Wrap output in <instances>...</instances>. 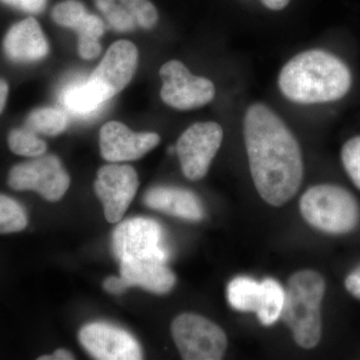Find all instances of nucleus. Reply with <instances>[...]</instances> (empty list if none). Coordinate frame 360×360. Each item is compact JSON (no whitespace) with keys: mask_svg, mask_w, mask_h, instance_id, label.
Listing matches in <instances>:
<instances>
[{"mask_svg":"<svg viewBox=\"0 0 360 360\" xmlns=\"http://www.w3.org/2000/svg\"><path fill=\"white\" fill-rule=\"evenodd\" d=\"M120 274L129 286H141L144 290L165 295L174 288L176 277L167 262L155 259L120 260Z\"/></svg>","mask_w":360,"mask_h":360,"instance_id":"obj_16","label":"nucleus"},{"mask_svg":"<svg viewBox=\"0 0 360 360\" xmlns=\"http://www.w3.org/2000/svg\"><path fill=\"white\" fill-rule=\"evenodd\" d=\"M60 101L70 115L86 118L96 113L108 101L103 92L87 78L85 82L66 86L61 92Z\"/></svg>","mask_w":360,"mask_h":360,"instance_id":"obj_18","label":"nucleus"},{"mask_svg":"<svg viewBox=\"0 0 360 360\" xmlns=\"http://www.w3.org/2000/svg\"><path fill=\"white\" fill-rule=\"evenodd\" d=\"M172 335L186 360H219L227 348V336L214 322L194 314H180L172 321Z\"/></svg>","mask_w":360,"mask_h":360,"instance_id":"obj_5","label":"nucleus"},{"mask_svg":"<svg viewBox=\"0 0 360 360\" xmlns=\"http://www.w3.org/2000/svg\"><path fill=\"white\" fill-rule=\"evenodd\" d=\"M341 160L352 182L360 189V136L345 142L341 150Z\"/></svg>","mask_w":360,"mask_h":360,"instance_id":"obj_26","label":"nucleus"},{"mask_svg":"<svg viewBox=\"0 0 360 360\" xmlns=\"http://www.w3.org/2000/svg\"><path fill=\"white\" fill-rule=\"evenodd\" d=\"M281 319L300 347L310 349L321 338V302L326 292L323 277L314 270H300L290 276Z\"/></svg>","mask_w":360,"mask_h":360,"instance_id":"obj_3","label":"nucleus"},{"mask_svg":"<svg viewBox=\"0 0 360 360\" xmlns=\"http://www.w3.org/2000/svg\"><path fill=\"white\" fill-rule=\"evenodd\" d=\"M222 139L224 129L214 122L194 123L180 135L175 151L186 179L195 181L207 174Z\"/></svg>","mask_w":360,"mask_h":360,"instance_id":"obj_8","label":"nucleus"},{"mask_svg":"<svg viewBox=\"0 0 360 360\" xmlns=\"http://www.w3.org/2000/svg\"><path fill=\"white\" fill-rule=\"evenodd\" d=\"M162 79L160 97L163 103L179 110H191L212 103L215 86L212 80L195 77L179 60H170L161 66Z\"/></svg>","mask_w":360,"mask_h":360,"instance_id":"obj_9","label":"nucleus"},{"mask_svg":"<svg viewBox=\"0 0 360 360\" xmlns=\"http://www.w3.org/2000/svg\"><path fill=\"white\" fill-rule=\"evenodd\" d=\"M103 288L104 290L108 291L110 293L120 295V293H122L127 288H129V286L127 281H125L122 276H110L104 281Z\"/></svg>","mask_w":360,"mask_h":360,"instance_id":"obj_28","label":"nucleus"},{"mask_svg":"<svg viewBox=\"0 0 360 360\" xmlns=\"http://www.w3.org/2000/svg\"><path fill=\"white\" fill-rule=\"evenodd\" d=\"M300 208L305 221L328 233H347L360 220V208L354 196L333 184L310 187L300 198Z\"/></svg>","mask_w":360,"mask_h":360,"instance_id":"obj_4","label":"nucleus"},{"mask_svg":"<svg viewBox=\"0 0 360 360\" xmlns=\"http://www.w3.org/2000/svg\"><path fill=\"white\" fill-rule=\"evenodd\" d=\"M7 182L14 191H35L53 202L63 198L70 179L58 156L44 155L11 168Z\"/></svg>","mask_w":360,"mask_h":360,"instance_id":"obj_6","label":"nucleus"},{"mask_svg":"<svg viewBox=\"0 0 360 360\" xmlns=\"http://www.w3.org/2000/svg\"><path fill=\"white\" fill-rule=\"evenodd\" d=\"M262 295V283L250 277L238 276L227 286V298L234 309L257 312Z\"/></svg>","mask_w":360,"mask_h":360,"instance_id":"obj_19","label":"nucleus"},{"mask_svg":"<svg viewBox=\"0 0 360 360\" xmlns=\"http://www.w3.org/2000/svg\"><path fill=\"white\" fill-rule=\"evenodd\" d=\"M285 290L276 281L266 278L262 283V295L255 314L264 326H272L281 316Z\"/></svg>","mask_w":360,"mask_h":360,"instance_id":"obj_20","label":"nucleus"},{"mask_svg":"<svg viewBox=\"0 0 360 360\" xmlns=\"http://www.w3.org/2000/svg\"><path fill=\"white\" fill-rule=\"evenodd\" d=\"M139 180L129 165H104L97 172L94 191L103 202L104 215L110 224L120 221L134 200Z\"/></svg>","mask_w":360,"mask_h":360,"instance_id":"obj_10","label":"nucleus"},{"mask_svg":"<svg viewBox=\"0 0 360 360\" xmlns=\"http://www.w3.org/2000/svg\"><path fill=\"white\" fill-rule=\"evenodd\" d=\"M2 4L26 13L39 14L44 11L47 0H0Z\"/></svg>","mask_w":360,"mask_h":360,"instance_id":"obj_27","label":"nucleus"},{"mask_svg":"<svg viewBox=\"0 0 360 360\" xmlns=\"http://www.w3.org/2000/svg\"><path fill=\"white\" fill-rule=\"evenodd\" d=\"M79 341L87 352L99 360H139L142 359L141 345L124 329L94 322L79 331Z\"/></svg>","mask_w":360,"mask_h":360,"instance_id":"obj_12","label":"nucleus"},{"mask_svg":"<svg viewBox=\"0 0 360 360\" xmlns=\"http://www.w3.org/2000/svg\"><path fill=\"white\" fill-rule=\"evenodd\" d=\"M7 96H8V84H7L6 80L0 78V115L4 111V106H6Z\"/></svg>","mask_w":360,"mask_h":360,"instance_id":"obj_32","label":"nucleus"},{"mask_svg":"<svg viewBox=\"0 0 360 360\" xmlns=\"http://www.w3.org/2000/svg\"><path fill=\"white\" fill-rule=\"evenodd\" d=\"M28 217L25 207L9 196L0 193V234L25 229Z\"/></svg>","mask_w":360,"mask_h":360,"instance_id":"obj_24","label":"nucleus"},{"mask_svg":"<svg viewBox=\"0 0 360 360\" xmlns=\"http://www.w3.org/2000/svg\"><path fill=\"white\" fill-rule=\"evenodd\" d=\"M243 136L257 193L270 205H285L302 184V153L297 139L271 108L260 103L246 110Z\"/></svg>","mask_w":360,"mask_h":360,"instance_id":"obj_1","label":"nucleus"},{"mask_svg":"<svg viewBox=\"0 0 360 360\" xmlns=\"http://www.w3.org/2000/svg\"><path fill=\"white\" fill-rule=\"evenodd\" d=\"M137 60L136 46L129 40H118L108 49L89 79L103 92L106 101H110L131 82Z\"/></svg>","mask_w":360,"mask_h":360,"instance_id":"obj_11","label":"nucleus"},{"mask_svg":"<svg viewBox=\"0 0 360 360\" xmlns=\"http://www.w3.org/2000/svg\"><path fill=\"white\" fill-rule=\"evenodd\" d=\"M87 13L84 4L79 0H65L56 4L51 16L58 25L75 30Z\"/></svg>","mask_w":360,"mask_h":360,"instance_id":"obj_25","label":"nucleus"},{"mask_svg":"<svg viewBox=\"0 0 360 360\" xmlns=\"http://www.w3.org/2000/svg\"><path fill=\"white\" fill-rule=\"evenodd\" d=\"M160 136L155 132H134L122 122H110L101 127V155L110 162L136 160L158 146Z\"/></svg>","mask_w":360,"mask_h":360,"instance_id":"obj_13","label":"nucleus"},{"mask_svg":"<svg viewBox=\"0 0 360 360\" xmlns=\"http://www.w3.org/2000/svg\"><path fill=\"white\" fill-rule=\"evenodd\" d=\"M8 146L15 155L26 158H39L46 153L47 146L27 127L11 130L8 135Z\"/></svg>","mask_w":360,"mask_h":360,"instance_id":"obj_23","label":"nucleus"},{"mask_svg":"<svg viewBox=\"0 0 360 360\" xmlns=\"http://www.w3.org/2000/svg\"><path fill=\"white\" fill-rule=\"evenodd\" d=\"M345 288L352 295L360 300V265L345 279Z\"/></svg>","mask_w":360,"mask_h":360,"instance_id":"obj_29","label":"nucleus"},{"mask_svg":"<svg viewBox=\"0 0 360 360\" xmlns=\"http://www.w3.org/2000/svg\"><path fill=\"white\" fill-rule=\"evenodd\" d=\"M347 65L330 52L303 51L283 66L278 77L281 94L295 103L314 104L340 101L352 87Z\"/></svg>","mask_w":360,"mask_h":360,"instance_id":"obj_2","label":"nucleus"},{"mask_svg":"<svg viewBox=\"0 0 360 360\" xmlns=\"http://www.w3.org/2000/svg\"><path fill=\"white\" fill-rule=\"evenodd\" d=\"M290 0H262V4L271 11H281L285 8Z\"/></svg>","mask_w":360,"mask_h":360,"instance_id":"obj_31","label":"nucleus"},{"mask_svg":"<svg viewBox=\"0 0 360 360\" xmlns=\"http://www.w3.org/2000/svg\"><path fill=\"white\" fill-rule=\"evenodd\" d=\"M117 259H155L167 262L169 252L162 227L155 220L137 217L123 221L112 234Z\"/></svg>","mask_w":360,"mask_h":360,"instance_id":"obj_7","label":"nucleus"},{"mask_svg":"<svg viewBox=\"0 0 360 360\" xmlns=\"http://www.w3.org/2000/svg\"><path fill=\"white\" fill-rule=\"evenodd\" d=\"M113 30L132 32L151 30L158 23V13L149 0H94Z\"/></svg>","mask_w":360,"mask_h":360,"instance_id":"obj_14","label":"nucleus"},{"mask_svg":"<svg viewBox=\"0 0 360 360\" xmlns=\"http://www.w3.org/2000/svg\"><path fill=\"white\" fill-rule=\"evenodd\" d=\"M7 58L13 63L41 60L49 54V42L35 18H28L9 28L4 40Z\"/></svg>","mask_w":360,"mask_h":360,"instance_id":"obj_15","label":"nucleus"},{"mask_svg":"<svg viewBox=\"0 0 360 360\" xmlns=\"http://www.w3.org/2000/svg\"><path fill=\"white\" fill-rule=\"evenodd\" d=\"M104 23L98 16L87 13L75 28L78 33V53L84 59L91 60L101 53L99 39L103 37Z\"/></svg>","mask_w":360,"mask_h":360,"instance_id":"obj_21","label":"nucleus"},{"mask_svg":"<svg viewBox=\"0 0 360 360\" xmlns=\"http://www.w3.org/2000/svg\"><path fill=\"white\" fill-rule=\"evenodd\" d=\"M68 120L65 111L54 108L33 110L25 120V127L35 134L56 136L65 131Z\"/></svg>","mask_w":360,"mask_h":360,"instance_id":"obj_22","label":"nucleus"},{"mask_svg":"<svg viewBox=\"0 0 360 360\" xmlns=\"http://www.w3.org/2000/svg\"><path fill=\"white\" fill-rule=\"evenodd\" d=\"M75 359L72 354L68 352V350L61 349L56 350L53 354L51 355H44V356L39 357V360H71Z\"/></svg>","mask_w":360,"mask_h":360,"instance_id":"obj_30","label":"nucleus"},{"mask_svg":"<svg viewBox=\"0 0 360 360\" xmlns=\"http://www.w3.org/2000/svg\"><path fill=\"white\" fill-rule=\"evenodd\" d=\"M144 203L151 210L193 221L200 220L205 214L195 194L176 187H153L144 196Z\"/></svg>","mask_w":360,"mask_h":360,"instance_id":"obj_17","label":"nucleus"}]
</instances>
